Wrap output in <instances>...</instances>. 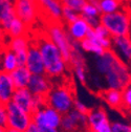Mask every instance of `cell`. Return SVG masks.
<instances>
[{"mask_svg":"<svg viewBox=\"0 0 131 132\" xmlns=\"http://www.w3.org/2000/svg\"><path fill=\"white\" fill-rule=\"evenodd\" d=\"M100 96L103 100V102L109 106L112 109L121 110L122 104H123V98H122V90L117 89H103L100 92Z\"/></svg>","mask_w":131,"mask_h":132,"instance_id":"ffe728a7","label":"cell"},{"mask_svg":"<svg viewBox=\"0 0 131 132\" xmlns=\"http://www.w3.org/2000/svg\"><path fill=\"white\" fill-rule=\"evenodd\" d=\"M73 109H76L77 111H79V112H81V113L87 114L90 108H88V106H87L85 103H83L82 101H80L79 98L76 97L75 103H73Z\"/></svg>","mask_w":131,"mask_h":132,"instance_id":"e575fe53","label":"cell"},{"mask_svg":"<svg viewBox=\"0 0 131 132\" xmlns=\"http://www.w3.org/2000/svg\"><path fill=\"white\" fill-rule=\"evenodd\" d=\"M31 120L37 127H51L58 128L60 127L62 114L48 105L37 109L31 113Z\"/></svg>","mask_w":131,"mask_h":132,"instance_id":"30bf717a","label":"cell"},{"mask_svg":"<svg viewBox=\"0 0 131 132\" xmlns=\"http://www.w3.org/2000/svg\"><path fill=\"white\" fill-rule=\"evenodd\" d=\"M54 84L55 83L46 75H31L27 85V89L34 95L45 97L54 86Z\"/></svg>","mask_w":131,"mask_h":132,"instance_id":"4fadbf2b","label":"cell"},{"mask_svg":"<svg viewBox=\"0 0 131 132\" xmlns=\"http://www.w3.org/2000/svg\"><path fill=\"white\" fill-rule=\"evenodd\" d=\"M65 28H66L69 38L77 42H81L82 40H84L87 37L89 30L91 29L85 19H83L81 16L73 22L65 25Z\"/></svg>","mask_w":131,"mask_h":132,"instance_id":"2e32d148","label":"cell"},{"mask_svg":"<svg viewBox=\"0 0 131 132\" xmlns=\"http://www.w3.org/2000/svg\"><path fill=\"white\" fill-rule=\"evenodd\" d=\"M45 35L60 49L65 61L68 63L70 57V41L65 25L62 21H48L46 25Z\"/></svg>","mask_w":131,"mask_h":132,"instance_id":"5b68a950","label":"cell"},{"mask_svg":"<svg viewBox=\"0 0 131 132\" xmlns=\"http://www.w3.org/2000/svg\"><path fill=\"white\" fill-rule=\"evenodd\" d=\"M10 75L12 77V80L14 82V85H15L16 89L27 88L31 73L28 71V69L25 67V66H18V67L15 70H13Z\"/></svg>","mask_w":131,"mask_h":132,"instance_id":"44dd1931","label":"cell"},{"mask_svg":"<svg viewBox=\"0 0 131 132\" xmlns=\"http://www.w3.org/2000/svg\"><path fill=\"white\" fill-rule=\"evenodd\" d=\"M7 112V129L24 132L32 123L31 114L25 112L12 101L5 105Z\"/></svg>","mask_w":131,"mask_h":132,"instance_id":"8992f818","label":"cell"},{"mask_svg":"<svg viewBox=\"0 0 131 132\" xmlns=\"http://www.w3.org/2000/svg\"><path fill=\"white\" fill-rule=\"evenodd\" d=\"M92 29H93V32H94V35H95L96 38H108V37H110L108 30L102 24H99Z\"/></svg>","mask_w":131,"mask_h":132,"instance_id":"d6a6232c","label":"cell"},{"mask_svg":"<svg viewBox=\"0 0 131 132\" xmlns=\"http://www.w3.org/2000/svg\"><path fill=\"white\" fill-rule=\"evenodd\" d=\"M95 1H97V0H95Z\"/></svg>","mask_w":131,"mask_h":132,"instance_id":"bcb514c9","label":"cell"},{"mask_svg":"<svg viewBox=\"0 0 131 132\" xmlns=\"http://www.w3.org/2000/svg\"><path fill=\"white\" fill-rule=\"evenodd\" d=\"M80 46H81L82 51H83L84 53L92 54L95 57L101 56L105 52V49L99 44V42L90 36H87L84 40H82L80 42Z\"/></svg>","mask_w":131,"mask_h":132,"instance_id":"cb8c5ba5","label":"cell"},{"mask_svg":"<svg viewBox=\"0 0 131 132\" xmlns=\"http://www.w3.org/2000/svg\"><path fill=\"white\" fill-rule=\"evenodd\" d=\"M111 132H131V123L117 120L111 122Z\"/></svg>","mask_w":131,"mask_h":132,"instance_id":"f546056e","label":"cell"},{"mask_svg":"<svg viewBox=\"0 0 131 132\" xmlns=\"http://www.w3.org/2000/svg\"><path fill=\"white\" fill-rule=\"evenodd\" d=\"M25 67L31 75H45V67L42 56L39 52V48L32 41L27 51Z\"/></svg>","mask_w":131,"mask_h":132,"instance_id":"7c38bea8","label":"cell"},{"mask_svg":"<svg viewBox=\"0 0 131 132\" xmlns=\"http://www.w3.org/2000/svg\"><path fill=\"white\" fill-rule=\"evenodd\" d=\"M122 98L123 104L121 111L131 115V82L122 89Z\"/></svg>","mask_w":131,"mask_h":132,"instance_id":"83f0119b","label":"cell"},{"mask_svg":"<svg viewBox=\"0 0 131 132\" xmlns=\"http://www.w3.org/2000/svg\"><path fill=\"white\" fill-rule=\"evenodd\" d=\"M31 44V40L27 36L17 37V38H11L6 42V47L15 54L21 53V52H27Z\"/></svg>","mask_w":131,"mask_h":132,"instance_id":"7402d4cb","label":"cell"},{"mask_svg":"<svg viewBox=\"0 0 131 132\" xmlns=\"http://www.w3.org/2000/svg\"><path fill=\"white\" fill-rule=\"evenodd\" d=\"M75 100L76 94L73 87L66 81H63L62 83H55L45 96L46 105L51 106L62 115L73 109Z\"/></svg>","mask_w":131,"mask_h":132,"instance_id":"7a4b0ae2","label":"cell"},{"mask_svg":"<svg viewBox=\"0 0 131 132\" xmlns=\"http://www.w3.org/2000/svg\"><path fill=\"white\" fill-rule=\"evenodd\" d=\"M16 17L28 27L35 24L40 17V11L36 0H16L14 2Z\"/></svg>","mask_w":131,"mask_h":132,"instance_id":"ba28073f","label":"cell"},{"mask_svg":"<svg viewBox=\"0 0 131 132\" xmlns=\"http://www.w3.org/2000/svg\"><path fill=\"white\" fill-rule=\"evenodd\" d=\"M6 132H19V131H16V130H12V129H7Z\"/></svg>","mask_w":131,"mask_h":132,"instance_id":"b9f144b4","label":"cell"},{"mask_svg":"<svg viewBox=\"0 0 131 132\" xmlns=\"http://www.w3.org/2000/svg\"><path fill=\"white\" fill-rule=\"evenodd\" d=\"M87 0H61V3L63 6H67L78 13H80L86 4Z\"/></svg>","mask_w":131,"mask_h":132,"instance_id":"4dcf8cb0","label":"cell"},{"mask_svg":"<svg viewBox=\"0 0 131 132\" xmlns=\"http://www.w3.org/2000/svg\"><path fill=\"white\" fill-rule=\"evenodd\" d=\"M2 49H0V72L3 71V68H2Z\"/></svg>","mask_w":131,"mask_h":132,"instance_id":"f35d334b","label":"cell"},{"mask_svg":"<svg viewBox=\"0 0 131 132\" xmlns=\"http://www.w3.org/2000/svg\"><path fill=\"white\" fill-rule=\"evenodd\" d=\"M12 102L20 107L27 113H32L36 111L35 106V95L32 94L27 88H19L16 89L12 98Z\"/></svg>","mask_w":131,"mask_h":132,"instance_id":"9a60e30c","label":"cell"},{"mask_svg":"<svg viewBox=\"0 0 131 132\" xmlns=\"http://www.w3.org/2000/svg\"><path fill=\"white\" fill-rule=\"evenodd\" d=\"M9 1H11V2H13V3H14V2L16 1V0H9Z\"/></svg>","mask_w":131,"mask_h":132,"instance_id":"7bdbcfd3","label":"cell"},{"mask_svg":"<svg viewBox=\"0 0 131 132\" xmlns=\"http://www.w3.org/2000/svg\"><path fill=\"white\" fill-rule=\"evenodd\" d=\"M24 132H39V129H38V127L34 123H31Z\"/></svg>","mask_w":131,"mask_h":132,"instance_id":"74e56055","label":"cell"},{"mask_svg":"<svg viewBox=\"0 0 131 132\" xmlns=\"http://www.w3.org/2000/svg\"><path fill=\"white\" fill-rule=\"evenodd\" d=\"M119 59V57L113 53L112 49H108L105 51L104 54L101 56L95 57V69L99 73L100 77H103L106 72L109 71V69L112 67V65L116 63V61Z\"/></svg>","mask_w":131,"mask_h":132,"instance_id":"ac0fdd59","label":"cell"},{"mask_svg":"<svg viewBox=\"0 0 131 132\" xmlns=\"http://www.w3.org/2000/svg\"><path fill=\"white\" fill-rule=\"evenodd\" d=\"M40 16L44 15L48 21H61L63 5L61 0H36Z\"/></svg>","mask_w":131,"mask_h":132,"instance_id":"8fae6325","label":"cell"},{"mask_svg":"<svg viewBox=\"0 0 131 132\" xmlns=\"http://www.w3.org/2000/svg\"><path fill=\"white\" fill-rule=\"evenodd\" d=\"M111 49L123 62L131 64V37H113L111 38Z\"/></svg>","mask_w":131,"mask_h":132,"instance_id":"5bb4252c","label":"cell"},{"mask_svg":"<svg viewBox=\"0 0 131 132\" xmlns=\"http://www.w3.org/2000/svg\"><path fill=\"white\" fill-rule=\"evenodd\" d=\"M6 39H9V38L5 34V31L3 30L1 24H0V49H2L6 46V42H7Z\"/></svg>","mask_w":131,"mask_h":132,"instance_id":"d590c367","label":"cell"},{"mask_svg":"<svg viewBox=\"0 0 131 132\" xmlns=\"http://www.w3.org/2000/svg\"><path fill=\"white\" fill-rule=\"evenodd\" d=\"M80 16L83 19L100 18L101 13L99 11V7H97V1H95V0H87L86 4L80 12Z\"/></svg>","mask_w":131,"mask_h":132,"instance_id":"4316f807","label":"cell"},{"mask_svg":"<svg viewBox=\"0 0 131 132\" xmlns=\"http://www.w3.org/2000/svg\"><path fill=\"white\" fill-rule=\"evenodd\" d=\"M0 127L7 128V112L5 105L0 103Z\"/></svg>","mask_w":131,"mask_h":132,"instance_id":"836d02e7","label":"cell"},{"mask_svg":"<svg viewBox=\"0 0 131 132\" xmlns=\"http://www.w3.org/2000/svg\"><path fill=\"white\" fill-rule=\"evenodd\" d=\"M100 24L108 30L111 38L130 36L131 34V12L125 5L118 12L101 15Z\"/></svg>","mask_w":131,"mask_h":132,"instance_id":"3957f363","label":"cell"},{"mask_svg":"<svg viewBox=\"0 0 131 132\" xmlns=\"http://www.w3.org/2000/svg\"><path fill=\"white\" fill-rule=\"evenodd\" d=\"M15 17L14 3L9 0H0V24L5 32Z\"/></svg>","mask_w":131,"mask_h":132,"instance_id":"d6986e66","label":"cell"},{"mask_svg":"<svg viewBox=\"0 0 131 132\" xmlns=\"http://www.w3.org/2000/svg\"><path fill=\"white\" fill-rule=\"evenodd\" d=\"M76 79L82 85H86L87 83V66H78L71 69Z\"/></svg>","mask_w":131,"mask_h":132,"instance_id":"1f68e13d","label":"cell"},{"mask_svg":"<svg viewBox=\"0 0 131 132\" xmlns=\"http://www.w3.org/2000/svg\"><path fill=\"white\" fill-rule=\"evenodd\" d=\"M80 17V13L67 7V6H63L62 9V18L61 21L64 22V24H69L71 22H73L75 20H77Z\"/></svg>","mask_w":131,"mask_h":132,"instance_id":"f1b7e54d","label":"cell"},{"mask_svg":"<svg viewBox=\"0 0 131 132\" xmlns=\"http://www.w3.org/2000/svg\"><path fill=\"white\" fill-rule=\"evenodd\" d=\"M126 4H123L118 0H97V7L101 15H107L118 12L123 9Z\"/></svg>","mask_w":131,"mask_h":132,"instance_id":"484cf974","label":"cell"},{"mask_svg":"<svg viewBox=\"0 0 131 132\" xmlns=\"http://www.w3.org/2000/svg\"><path fill=\"white\" fill-rule=\"evenodd\" d=\"M32 42L37 45L42 56L45 67V75L54 83H59L60 81L67 80L68 72L70 70L69 65L65 61L60 49L45 35V32L38 36Z\"/></svg>","mask_w":131,"mask_h":132,"instance_id":"6da1fadb","label":"cell"},{"mask_svg":"<svg viewBox=\"0 0 131 132\" xmlns=\"http://www.w3.org/2000/svg\"><path fill=\"white\" fill-rule=\"evenodd\" d=\"M107 89L122 90L131 82V69L120 58L112 65V67L103 77ZM105 89V88H104Z\"/></svg>","mask_w":131,"mask_h":132,"instance_id":"277c9868","label":"cell"},{"mask_svg":"<svg viewBox=\"0 0 131 132\" xmlns=\"http://www.w3.org/2000/svg\"><path fill=\"white\" fill-rule=\"evenodd\" d=\"M27 31H28V26L23 21H21L19 18L15 17L5 34L7 38L11 39V38L27 36Z\"/></svg>","mask_w":131,"mask_h":132,"instance_id":"603a6c76","label":"cell"},{"mask_svg":"<svg viewBox=\"0 0 131 132\" xmlns=\"http://www.w3.org/2000/svg\"><path fill=\"white\" fill-rule=\"evenodd\" d=\"M118 1H120V2H122L123 4H127V1H128V0H118Z\"/></svg>","mask_w":131,"mask_h":132,"instance_id":"60d3db41","label":"cell"},{"mask_svg":"<svg viewBox=\"0 0 131 132\" xmlns=\"http://www.w3.org/2000/svg\"><path fill=\"white\" fill-rule=\"evenodd\" d=\"M39 132H60L58 128H51V127H38Z\"/></svg>","mask_w":131,"mask_h":132,"instance_id":"8d00e7d4","label":"cell"},{"mask_svg":"<svg viewBox=\"0 0 131 132\" xmlns=\"http://www.w3.org/2000/svg\"><path fill=\"white\" fill-rule=\"evenodd\" d=\"M18 62L16 58L15 53H13L11 49H9L6 46L2 49V68L3 71L11 73L13 70H15L18 67Z\"/></svg>","mask_w":131,"mask_h":132,"instance_id":"d4e9b609","label":"cell"},{"mask_svg":"<svg viewBox=\"0 0 131 132\" xmlns=\"http://www.w3.org/2000/svg\"><path fill=\"white\" fill-rule=\"evenodd\" d=\"M60 132H86L88 131L87 114L81 113L76 109L62 115Z\"/></svg>","mask_w":131,"mask_h":132,"instance_id":"52a82bcc","label":"cell"},{"mask_svg":"<svg viewBox=\"0 0 131 132\" xmlns=\"http://www.w3.org/2000/svg\"><path fill=\"white\" fill-rule=\"evenodd\" d=\"M130 37H131V34H130Z\"/></svg>","mask_w":131,"mask_h":132,"instance_id":"ee69618b","label":"cell"},{"mask_svg":"<svg viewBox=\"0 0 131 132\" xmlns=\"http://www.w3.org/2000/svg\"><path fill=\"white\" fill-rule=\"evenodd\" d=\"M7 128H3V127H0V132H6Z\"/></svg>","mask_w":131,"mask_h":132,"instance_id":"ab89813d","label":"cell"},{"mask_svg":"<svg viewBox=\"0 0 131 132\" xmlns=\"http://www.w3.org/2000/svg\"><path fill=\"white\" fill-rule=\"evenodd\" d=\"M87 124L89 132H111V122L103 106L89 109L87 113Z\"/></svg>","mask_w":131,"mask_h":132,"instance_id":"9c48e42d","label":"cell"},{"mask_svg":"<svg viewBox=\"0 0 131 132\" xmlns=\"http://www.w3.org/2000/svg\"><path fill=\"white\" fill-rule=\"evenodd\" d=\"M16 87L9 72H0V103L6 105L13 98Z\"/></svg>","mask_w":131,"mask_h":132,"instance_id":"e0dca14e","label":"cell"},{"mask_svg":"<svg viewBox=\"0 0 131 132\" xmlns=\"http://www.w3.org/2000/svg\"><path fill=\"white\" fill-rule=\"evenodd\" d=\"M86 132H89V131H86Z\"/></svg>","mask_w":131,"mask_h":132,"instance_id":"f6af8a7d","label":"cell"}]
</instances>
